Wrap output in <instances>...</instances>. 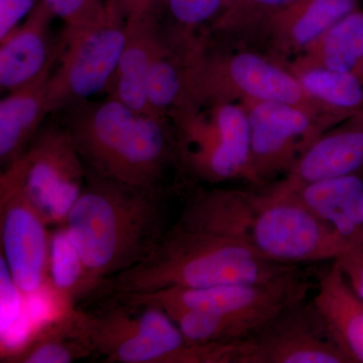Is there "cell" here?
<instances>
[{
  "mask_svg": "<svg viewBox=\"0 0 363 363\" xmlns=\"http://www.w3.org/2000/svg\"><path fill=\"white\" fill-rule=\"evenodd\" d=\"M177 223L228 236L262 257L298 266L334 262L350 247L332 227L292 195L272 189H200Z\"/></svg>",
  "mask_w": 363,
  "mask_h": 363,
  "instance_id": "1",
  "label": "cell"
},
{
  "mask_svg": "<svg viewBox=\"0 0 363 363\" xmlns=\"http://www.w3.org/2000/svg\"><path fill=\"white\" fill-rule=\"evenodd\" d=\"M167 215L166 191L86 171L84 188L64 225L87 269L93 295L152 252L168 230Z\"/></svg>",
  "mask_w": 363,
  "mask_h": 363,
  "instance_id": "2",
  "label": "cell"
},
{
  "mask_svg": "<svg viewBox=\"0 0 363 363\" xmlns=\"http://www.w3.org/2000/svg\"><path fill=\"white\" fill-rule=\"evenodd\" d=\"M59 112L86 171L166 191L169 172L179 169L175 128L168 117L135 111L111 97L83 100Z\"/></svg>",
  "mask_w": 363,
  "mask_h": 363,
  "instance_id": "3",
  "label": "cell"
},
{
  "mask_svg": "<svg viewBox=\"0 0 363 363\" xmlns=\"http://www.w3.org/2000/svg\"><path fill=\"white\" fill-rule=\"evenodd\" d=\"M295 269L298 266L267 259L228 236L186 228L176 222L143 262L107 279L96 295L259 283Z\"/></svg>",
  "mask_w": 363,
  "mask_h": 363,
  "instance_id": "4",
  "label": "cell"
},
{
  "mask_svg": "<svg viewBox=\"0 0 363 363\" xmlns=\"http://www.w3.org/2000/svg\"><path fill=\"white\" fill-rule=\"evenodd\" d=\"M104 298L88 310L74 307L83 335L104 362L216 363L217 346L188 343L161 308Z\"/></svg>",
  "mask_w": 363,
  "mask_h": 363,
  "instance_id": "5",
  "label": "cell"
},
{
  "mask_svg": "<svg viewBox=\"0 0 363 363\" xmlns=\"http://www.w3.org/2000/svg\"><path fill=\"white\" fill-rule=\"evenodd\" d=\"M198 104V102H197ZM174 112L179 169L204 183L250 180L252 133L245 105L233 99L202 101Z\"/></svg>",
  "mask_w": 363,
  "mask_h": 363,
  "instance_id": "6",
  "label": "cell"
},
{
  "mask_svg": "<svg viewBox=\"0 0 363 363\" xmlns=\"http://www.w3.org/2000/svg\"><path fill=\"white\" fill-rule=\"evenodd\" d=\"M125 40L126 18L117 4L94 25L64 26L61 51L47 86L50 113L106 92Z\"/></svg>",
  "mask_w": 363,
  "mask_h": 363,
  "instance_id": "7",
  "label": "cell"
},
{
  "mask_svg": "<svg viewBox=\"0 0 363 363\" xmlns=\"http://www.w3.org/2000/svg\"><path fill=\"white\" fill-rule=\"evenodd\" d=\"M0 178L20 186L48 225H64L84 188L86 168L61 123L43 125Z\"/></svg>",
  "mask_w": 363,
  "mask_h": 363,
  "instance_id": "8",
  "label": "cell"
},
{
  "mask_svg": "<svg viewBox=\"0 0 363 363\" xmlns=\"http://www.w3.org/2000/svg\"><path fill=\"white\" fill-rule=\"evenodd\" d=\"M226 363H354L312 300L288 306L230 343Z\"/></svg>",
  "mask_w": 363,
  "mask_h": 363,
  "instance_id": "9",
  "label": "cell"
},
{
  "mask_svg": "<svg viewBox=\"0 0 363 363\" xmlns=\"http://www.w3.org/2000/svg\"><path fill=\"white\" fill-rule=\"evenodd\" d=\"M310 285L298 272L259 283H238L209 288H168L156 292L118 295L138 304L179 307L226 316L269 321L288 306L307 298ZM117 296V295H116Z\"/></svg>",
  "mask_w": 363,
  "mask_h": 363,
  "instance_id": "10",
  "label": "cell"
},
{
  "mask_svg": "<svg viewBox=\"0 0 363 363\" xmlns=\"http://www.w3.org/2000/svg\"><path fill=\"white\" fill-rule=\"evenodd\" d=\"M252 133L250 180L259 187L286 174L298 157L323 133L309 112L294 105L243 100Z\"/></svg>",
  "mask_w": 363,
  "mask_h": 363,
  "instance_id": "11",
  "label": "cell"
},
{
  "mask_svg": "<svg viewBox=\"0 0 363 363\" xmlns=\"http://www.w3.org/2000/svg\"><path fill=\"white\" fill-rule=\"evenodd\" d=\"M48 227L20 186L0 178V257L25 296L35 295L48 281L51 242Z\"/></svg>",
  "mask_w": 363,
  "mask_h": 363,
  "instance_id": "12",
  "label": "cell"
},
{
  "mask_svg": "<svg viewBox=\"0 0 363 363\" xmlns=\"http://www.w3.org/2000/svg\"><path fill=\"white\" fill-rule=\"evenodd\" d=\"M51 7L40 0L32 13L13 32L0 40V87L20 89L52 74L61 51V35L55 37Z\"/></svg>",
  "mask_w": 363,
  "mask_h": 363,
  "instance_id": "13",
  "label": "cell"
},
{
  "mask_svg": "<svg viewBox=\"0 0 363 363\" xmlns=\"http://www.w3.org/2000/svg\"><path fill=\"white\" fill-rule=\"evenodd\" d=\"M363 168V109L336 130L318 136L283 180L269 186L279 192L314 182L357 174Z\"/></svg>",
  "mask_w": 363,
  "mask_h": 363,
  "instance_id": "14",
  "label": "cell"
},
{
  "mask_svg": "<svg viewBox=\"0 0 363 363\" xmlns=\"http://www.w3.org/2000/svg\"><path fill=\"white\" fill-rule=\"evenodd\" d=\"M162 14L135 13L126 18V40L107 97L142 112H152L147 90L162 30Z\"/></svg>",
  "mask_w": 363,
  "mask_h": 363,
  "instance_id": "15",
  "label": "cell"
},
{
  "mask_svg": "<svg viewBox=\"0 0 363 363\" xmlns=\"http://www.w3.org/2000/svg\"><path fill=\"white\" fill-rule=\"evenodd\" d=\"M276 192L294 196L350 245L363 235V180L358 174Z\"/></svg>",
  "mask_w": 363,
  "mask_h": 363,
  "instance_id": "16",
  "label": "cell"
},
{
  "mask_svg": "<svg viewBox=\"0 0 363 363\" xmlns=\"http://www.w3.org/2000/svg\"><path fill=\"white\" fill-rule=\"evenodd\" d=\"M52 74L6 93L0 100V164L6 169L26 152L50 111L47 86Z\"/></svg>",
  "mask_w": 363,
  "mask_h": 363,
  "instance_id": "17",
  "label": "cell"
},
{
  "mask_svg": "<svg viewBox=\"0 0 363 363\" xmlns=\"http://www.w3.org/2000/svg\"><path fill=\"white\" fill-rule=\"evenodd\" d=\"M312 301L353 362L363 363V300L335 262L320 278Z\"/></svg>",
  "mask_w": 363,
  "mask_h": 363,
  "instance_id": "18",
  "label": "cell"
},
{
  "mask_svg": "<svg viewBox=\"0 0 363 363\" xmlns=\"http://www.w3.org/2000/svg\"><path fill=\"white\" fill-rule=\"evenodd\" d=\"M362 0H298L264 23L279 47L305 51L348 14Z\"/></svg>",
  "mask_w": 363,
  "mask_h": 363,
  "instance_id": "19",
  "label": "cell"
},
{
  "mask_svg": "<svg viewBox=\"0 0 363 363\" xmlns=\"http://www.w3.org/2000/svg\"><path fill=\"white\" fill-rule=\"evenodd\" d=\"M191 47L162 33L150 71L147 100L150 111L168 117L191 104L189 62Z\"/></svg>",
  "mask_w": 363,
  "mask_h": 363,
  "instance_id": "20",
  "label": "cell"
},
{
  "mask_svg": "<svg viewBox=\"0 0 363 363\" xmlns=\"http://www.w3.org/2000/svg\"><path fill=\"white\" fill-rule=\"evenodd\" d=\"M94 354L74 314L67 310L54 322L18 350L2 355L6 363H71Z\"/></svg>",
  "mask_w": 363,
  "mask_h": 363,
  "instance_id": "21",
  "label": "cell"
},
{
  "mask_svg": "<svg viewBox=\"0 0 363 363\" xmlns=\"http://www.w3.org/2000/svg\"><path fill=\"white\" fill-rule=\"evenodd\" d=\"M294 67H324L344 73H357L363 63V9L338 21Z\"/></svg>",
  "mask_w": 363,
  "mask_h": 363,
  "instance_id": "22",
  "label": "cell"
},
{
  "mask_svg": "<svg viewBox=\"0 0 363 363\" xmlns=\"http://www.w3.org/2000/svg\"><path fill=\"white\" fill-rule=\"evenodd\" d=\"M306 92L337 121H345L363 109V80L357 73L324 67H293Z\"/></svg>",
  "mask_w": 363,
  "mask_h": 363,
  "instance_id": "23",
  "label": "cell"
},
{
  "mask_svg": "<svg viewBox=\"0 0 363 363\" xmlns=\"http://www.w3.org/2000/svg\"><path fill=\"white\" fill-rule=\"evenodd\" d=\"M192 345L233 343L247 337L266 322L179 307L161 308Z\"/></svg>",
  "mask_w": 363,
  "mask_h": 363,
  "instance_id": "24",
  "label": "cell"
},
{
  "mask_svg": "<svg viewBox=\"0 0 363 363\" xmlns=\"http://www.w3.org/2000/svg\"><path fill=\"white\" fill-rule=\"evenodd\" d=\"M48 281L68 303V309L74 307V302L92 298L94 294L87 269L65 225L56 226L51 231Z\"/></svg>",
  "mask_w": 363,
  "mask_h": 363,
  "instance_id": "25",
  "label": "cell"
},
{
  "mask_svg": "<svg viewBox=\"0 0 363 363\" xmlns=\"http://www.w3.org/2000/svg\"><path fill=\"white\" fill-rule=\"evenodd\" d=\"M225 0H167L164 11H168L172 28L164 35L171 39L191 42L192 33L217 20L224 9Z\"/></svg>",
  "mask_w": 363,
  "mask_h": 363,
  "instance_id": "26",
  "label": "cell"
},
{
  "mask_svg": "<svg viewBox=\"0 0 363 363\" xmlns=\"http://www.w3.org/2000/svg\"><path fill=\"white\" fill-rule=\"evenodd\" d=\"M298 0H240L230 11L222 13L215 26L219 30H234L250 25H264L279 11Z\"/></svg>",
  "mask_w": 363,
  "mask_h": 363,
  "instance_id": "27",
  "label": "cell"
},
{
  "mask_svg": "<svg viewBox=\"0 0 363 363\" xmlns=\"http://www.w3.org/2000/svg\"><path fill=\"white\" fill-rule=\"evenodd\" d=\"M66 28H81L104 20L116 0H43Z\"/></svg>",
  "mask_w": 363,
  "mask_h": 363,
  "instance_id": "28",
  "label": "cell"
},
{
  "mask_svg": "<svg viewBox=\"0 0 363 363\" xmlns=\"http://www.w3.org/2000/svg\"><path fill=\"white\" fill-rule=\"evenodd\" d=\"M25 294L14 283L4 257H0V302H1V334L11 330L20 319Z\"/></svg>",
  "mask_w": 363,
  "mask_h": 363,
  "instance_id": "29",
  "label": "cell"
},
{
  "mask_svg": "<svg viewBox=\"0 0 363 363\" xmlns=\"http://www.w3.org/2000/svg\"><path fill=\"white\" fill-rule=\"evenodd\" d=\"M334 262L342 271L353 290L363 300V235L351 243L346 252Z\"/></svg>",
  "mask_w": 363,
  "mask_h": 363,
  "instance_id": "30",
  "label": "cell"
},
{
  "mask_svg": "<svg viewBox=\"0 0 363 363\" xmlns=\"http://www.w3.org/2000/svg\"><path fill=\"white\" fill-rule=\"evenodd\" d=\"M40 0H0V40L30 16Z\"/></svg>",
  "mask_w": 363,
  "mask_h": 363,
  "instance_id": "31",
  "label": "cell"
},
{
  "mask_svg": "<svg viewBox=\"0 0 363 363\" xmlns=\"http://www.w3.org/2000/svg\"><path fill=\"white\" fill-rule=\"evenodd\" d=\"M125 18L135 13H164L167 0H116Z\"/></svg>",
  "mask_w": 363,
  "mask_h": 363,
  "instance_id": "32",
  "label": "cell"
},
{
  "mask_svg": "<svg viewBox=\"0 0 363 363\" xmlns=\"http://www.w3.org/2000/svg\"><path fill=\"white\" fill-rule=\"evenodd\" d=\"M240 1V0H225V4H224V9L223 11H222L221 14L226 13V11H230V9H233V6H235L236 4H238Z\"/></svg>",
  "mask_w": 363,
  "mask_h": 363,
  "instance_id": "33",
  "label": "cell"
},
{
  "mask_svg": "<svg viewBox=\"0 0 363 363\" xmlns=\"http://www.w3.org/2000/svg\"><path fill=\"white\" fill-rule=\"evenodd\" d=\"M357 74L363 80V63H362V67H360V68L358 69V71L357 72Z\"/></svg>",
  "mask_w": 363,
  "mask_h": 363,
  "instance_id": "34",
  "label": "cell"
}]
</instances>
